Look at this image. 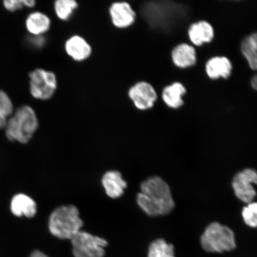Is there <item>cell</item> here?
<instances>
[{"label":"cell","mask_w":257,"mask_h":257,"mask_svg":"<svg viewBox=\"0 0 257 257\" xmlns=\"http://www.w3.org/2000/svg\"><path fill=\"white\" fill-rule=\"evenodd\" d=\"M137 201L145 213L152 217L168 214L175 207L169 186L159 176L151 177L142 183Z\"/></svg>","instance_id":"1"},{"label":"cell","mask_w":257,"mask_h":257,"mask_svg":"<svg viewBox=\"0 0 257 257\" xmlns=\"http://www.w3.org/2000/svg\"><path fill=\"white\" fill-rule=\"evenodd\" d=\"M83 224L78 209L72 205L57 208L48 221L51 233L62 239L72 240L81 231Z\"/></svg>","instance_id":"2"},{"label":"cell","mask_w":257,"mask_h":257,"mask_svg":"<svg viewBox=\"0 0 257 257\" xmlns=\"http://www.w3.org/2000/svg\"><path fill=\"white\" fill-rule=\"evenodd\" d=\"M38 125L34 109L30 106H22L9 118L6 126V137L10 141L27 144L38 130Z\"/></svg>","instance_id":"3"},{"label":"cell","mask_w":257,"mask_h":257,"mask_svg":"<svg viewBox=\"0 0 257 257\" xmlns=\"http://www.w3.org/2000/svg\"><path fill=\"white\" fill-rule=\"evenodd\" d=\"M201 244L208 252L230 251L236 248L235 236L229 227L213 222L208 225L202 234Z\"/></svg>","instance_id":"4"},{"label":"cell","mask_w":257,"mask_h":257,"mask_svg":"<svg viewBox=\"0 0 257 257\" xmlns=\"http://www.w3.org/2000/svg\"><path fill=\"white\" fill-rule=\"evenodd\" d=\"M75 257H104V248L107 245L105 239L80 231L71 240Z\"/></svg>","instance_id":"5"},{"label":"cell","mask_w":257,"mask_h":257,"mask_svg":"<svg viewBox=\"0 0 257 257\" xmlns=\"http://www.w3.org/2000/svg\"><path fill=\"white\" fill-rule=\"evenodd\" d=\"M30 91L35 98L48 100L54 95L57 88L55 74L38 69L30 74Z\"/></svg>","instance_id":"6"},{"label":"cell","mask_w":257,"mask_h":257,"mask_svg":"<svg viewBox=\"0 0 257 257\" xmlns=\"http://www.w3.org/2000/svg\"><path fill=\"white\" fill-rule=\"evenodd\" d=\"M253 185H257V172L252 169H245L237 173L232 184L236 197L246 204L252 202L256 197Z\"/></svg>","instance_id":"7"},{"label":"cell","mask_w":257,"mask_h":257,"mask_svg":"<svg viewBox=\"0 0 257 257\" xmlns=\"http://www.w3.org/2000/svg\"><path fill=\"white\" fill-rule=\"evenodd\" d=\"M128 96L139 110L152 108L157 100L155 89L150 83L145 81L137 82L128 90Z\"/></svg>","instance_id":"8"},{"label":"cell","mask_w":257,"mask_h":257,"mask_svg":"<svg viewBox=\"0 0 257 257\" xmlns=\"http://www.w3.org/2000/svg\"><path fill=\"white\" fill-rule=\"evenodd\" d=\"M110 15L112 24L117 28L131 27L136 20V13L127 2H115L110 8Z\"/></svg>","instance_id":"9"},{"label":"cell","mask_w":257,"mask_h":257,"mask_svg":"<svg viewBox=\"0 0 257 257\" xmlns=\"http://www.w3.org/2000/svg\"><path fill=\"white\" fill-rule=\"evenodd\" d=\"M65 50L68 55L77 62H82L91 56L92 48L84 38L74 35L65 43Z\"/></svg>","instance_id":"10"},{"label":"cell","mask_w":257,"mask_h":257,"mask_svg":"<svg viewBox=\"0 0 257 257\" xmlns=\"http://www.w3.org/2000/svg\"><path fill=\"white\" fill-rule=\"evenodd\" d=\"M102 184L106 194L113 199L121 197L127 187V183L122 178L121 173L114 170L105 173L102 178Z\"/></svg>","instance_id":"11"},{"label":"cell","mask_w":257,"mask_h":257,"mask_svg":"<svg viewBox=\"0 0 257 257\" xmlns=\"http://www.w3.org/2000/svg\"><path fill=\"white\" fill-rule=\"evenodd\" d=\"M205 70L209 78L212 79H227L232 73V65L226 57H215L208 61Z\"/></svg>","instance_id":"12"},{"label":"cell","mask_w":257,"mask_h":257,"mask_svg":"<svg viewBox=\"0 0 257 257\" xmlns=\"http://www.w3.org/2000/svg\"><path fill=\"white\" fill-rule=\"evenodd\" d=\"M11 208L12 213L19 217H33L37 211V204L33 199L24 194L14 196L11 201Z\"/></svg>","instance_id":"13"},{"label":"cell","mask_w":257,"mask_h":257,"mask_svg":"<svg viewBox=\"0 0 257 257\" xmlns=\"http://www.w3.org/2000/svg\"><path fill=\"white\" fill-rule=\"evenodd\" d=\"M189 39L197 46L210 43L214 36L213 28L206 21L193 24L189 28Z\"/></svg>","instance_id":"14"},{"label":"cell","mask_w":257,"mask_h":257,"mask_svg":"<svg viewBox=\"0 0 257 257\" xmlns=\"http://www.w3.org/2000/svg\"><path fill=\"white\" fill-rule=\"evenodd\" d=\"M172 57L173 63L180 68L191 67L197 62L194 48L186 44L176 46L172 51Z\"/></svg>","instance_id":"15"},{"label":"cell","mask_w":257,"mask_h":257,"mask_svg":"<svg viewBox=\"0 0 257 257\" xmlns=\"http://www.w3.org/2000/svg\"><path fill=\"white\" fill-rule=\"evenodd\" d=\"M186 92V88L181 83L175 82L163 89L162 98L164 102L170 108L177 109L184 105L182 97Z\"/></svg>","instance_id":"16"},{"label":"cell","mask_w":257,"mask_h":257,"mask_svg":"<svg viewBox=\"0 0 257 257\" xmlns=\"http://www.w3.org/2000/svg\"><path fill=\"white\" fill-rule=\"evenodd\" d=\"M50 25V18L41 12L32 13L26 21L28 31L35 36H41L46 33L49 30Z\"/></svg>","instance_id":"17"},{"label":"cell","mask_w":257,"mask_h":257,"mask_svg":"<svg viewBox=\"0 0 257 257\" xmlns=\"http://www.w3.org/2000/svg\"><path fill=\"white\" fill-rule=\"evenodd\" d=\"M240 51L250 68L257 70V32L244 38L240 44Z\"/></svg>","instance_id":"18"},{"label":"cell","mask_w":257,"mask_h":257,"mask_svg":"<svg viewBox=\"0 0 257 257\" xmlns=\"http://www.w3.org/2000/svg\"><path fill=\"white\" fill-rule=\"evenodd\" d=\"M148 257H175L174 246L163 239H156L150 244Z\"/></svg>","instance_id":"19"},{"label":"cell","mask_w":257,"mask_h":257,"mask_svg":"<svg viewBox=\"0 0 257 257\" xmlns=\"http://www.w3.org/2000/svg\"><path fill=\"white\" fill-rule=\"evenodd\" d=\"M78 4L75 0H57L54 3V11L61 20L67 21L78 8Z\"/></svg>","instance_id":"20"},{"label":"cell","mask_w":257,"mask_h":257,"mask_svg":"<svg viewBox=\"0 0 257 257\" xmlns=\"http://www.w3.org/2000/svg\"><path fill=\"white\" fill-rule=\"evenodd\" d=\"M13 111L14 106L11 99L6 93L0 90V130L6 127Z\"/></svg>","instance_id":"21"},{"label":"cell","mask_w":257,"mask_h":257,"mask_svg":"<svg viewBox=\"0 0 257 257\" xmlns=\"http://www.w3.org/2000/svg\"><path fill=\"white\" fill-rule=\"evenodd\" d=\"M244 222L250 227H257V202H251L242 209Z\"/></svg>","instance_id":"22"},{"label":"cell","mask_w":257,"mask_h":257,"mask_svg":"<svg viewBox=\"0 0 257 257\" xmlns=\"http://www.w3.org/2000/svg\"><path fill=\"white\" fill-rule=\"evenodd\" d=\"M4 6L10 12H15L21 10L25 6V0H6Z\"/></svg>","instance_id":"23"},{"label":"cell","mask_w":257,"mask_h":257,"mask_svg":"<svg viewBox=\"0 0 257 257\" xmlns=\"http://www.w3.org/2000/svg\"><path fill=\"white\" fill-rule=\"evenodd\" d=\"M29 43L34 47L40 48L43 46L45 43L44 38L41 36H33L30 37Z\"/></svg>","instance_id":"24"},{"label":"cell","mask_w":257,"mask_h":257,"mask_svg":"<svg viewBox=\"0 0 257 257\" xmlns=\"http://www.w3.org/2000/svg\"><path fill=\"white\" fill-rule=\"evenodd\" d=\"M30 257H48L45 253L40 251V250H35L32 252Z\"/></svg>","instance_id":"25"},{"label":"cell","mask_w":257,"mask_h":257,"mask_svg":"<svg viewBox=\"0 0 257 257\" xmlns=\"http://www.w3.org/2000/svg\"><path fill=\"white\" fill-rule=\"evenodd\" d=\"M250 84H251L252 88L257 91V75L252 77Z\"/></svg>","instance_id":"26"},{"label":"cell","mask_w":257,"mask_h":257,"mask_svg":"<svg viewBox=\"0 0 257 257\" xmlns=\"http://www.w3.org/2000/svg\"><path fill=\"white\" fill-rule=\"evenodd\" d=\"M25 6L28 8H33L35 5V2L33 0H25Z\"/></svg>","instance_id":"27"}]
</instances>
